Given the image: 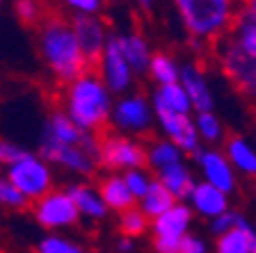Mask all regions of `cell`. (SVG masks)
<instances>
[{"instance_id": "obj_32", "label": "cell", "mask_w": 256, "mask_h": 253, "mask_svg": "<svg viewBox=\"0 0 256 253\" xmlns=\"http://www.w3.org/2000/svg\"><path fill=\"white\" fill-rule=\"evenodd\" d=\"M28 203H30V201L7 180V176L0 174V208H7V210H23Z\"/></svg>"}, {"instance_id": "obj_41", "label": "cell", "mask_w": 256, "mask_h": 253, "mask_svg": "<svg viewBox=\"0 0 256 253\" xmlns=\"http://www.w3.org/2000/svg\"><path fill=\"white\" fill-rule=\"evenodd\" d=\"M254 253H256V249H254Z\"/></svg>"}, {"instance_id": "obj_35", "label": "cell", "mask_w": 256, "mask_h": 253, "mask_svg": "<svg viewBox=\"0 0 256 253\" xmlns=\"http://www.w3.org/2000/svg\"><path fill=\"white\" fill-rule=\"evenodd\" d=\"M236 219H238V212L224 210L222 215H218V217H213V219H210V233L218 238V235H222V233H226L229 228L236 226Z\"/></svg>"}, {"instance_id": "obj_2", "label": "cell", "mask_w": 256, "mask_h": 253, "mask_svg": "<svg viewBox=\"0 0 256 253\" xmlns=\"http://www.w3.org/2000/svg\"><path fill=\"white\" fill-rule=\"evenodd\" d=\"M71 121L78 123L82 130L101 135L110 126L112 114V91L106 87L96 69H87L64 89V107Z\"/></svg>"}, {"instance_id": "obj_33", "label": "cell", "mask_w": 256, "mask_h": 253, "mask_svg": "<svg viewBox=\"0 0 256 253\" xmlns=\"http://www.w3.org/2000/svg\"><path fill=\"white\" fill-rule=\"evenodd\" d=\"M26 153L28 151L21 146V144L0 137V169H7L12 162H16V160L21 158V155H26Z\"/></svg>"}, {"instance_id": "obj_8", "label": "cell", "mask_w": 256, "mask_h": 253, "mask_svg": "<svg viewBox=\"0 0 256 253\" xmlns=\"http://www.w3.org/2000/svg\"><path fill=\"white\" fill-rule=\"evenodd\" d=\"M32 212H34L37 224L46 231L71 228L80 219L78 208L66 190H48L37 201H32Z\"/></svg>"}, {"instance_id": "obj_27", "label": "cell", "mask_w": 256, "mask_h": 253, "mask_svg": "<svg viewBox=\"0 0 256 253\" xmlns=\"http://www.w3.org/2000/svg\"><path fill=\"white\" fill-rule=\"evenodd\" d=\"M149 224L151 219L144 215L140 206H130L119 212V231H122V235H128L133 240L142 238L144 233L149 231Z\"/></svg>"}, {"instance_id": "obj_38", "label": "cell", "mask_w": 256, "mask_h": 253, "mask_svg": "<svg viewBox=\"0 0 256 253\" xmlns=\"http://www.w3.org/2000/svg\"><path fill=\"white\" fill-rule=\"evenodd\" d=\"M240 9L256 21V0H242V7H240Z\"/></svg>"}, {"instance_id": "obj_21", "label": "cell", "mask_w": 256, "mask_h": 253, "mask_svg": "<svg viewBox=\"0 0 256 253\" xmlns=\"http://www.w3.org/2000/svg\"><path fill=\"white\" fill-rule=\"evenodd\" d=\"M156 178L165 185L178 201H186L190 190L194 187V183H197L186 162H176L165 169H160V171H156Z\"/></svg>"}, {"instance_id": "obj_13", "label": "cell", "mask_w": 256, "mask_h": 253, "mask_svg": "<svg viewBox=\"0 0 256 253\" xmlns=\"http://www.w3.org/2000/svg\"><path fill=\"white\" fill-rule=\"evenodd\" d=\"M69 23L90 69H96V62H98L103 48L108 43V37H110L108 25L98 14H74Z\"/></svg>"}, {"instance_id": "obj_20", "label": "cell", "mask_w": 256, "mask_h": 253, "mask_svg": "<svg viewBox=\"0 0 256 253\" xmlns=\"http://www.w3.org/2000/svg\"><path fill=\"white\" fill-rule=\"evenodd\" d=\"M66 192H69L71 201H74L76 208H78L80 217H87V219H106L108 212H110L108 206L103 203L98 190L90 187L87 183H76V185H71V187H66Z\"/></svg>"}, {"instance_id": "obj_5", "label": "cell", "mask_w": 256, "mask_h": 253, "mask_svg": "<svg viewBox=\"0 0 256 253\" xmlns=\"http://www.w3.org/2000/svg\"><path fill=\"white\" fill-rule=\"evenodd\" d=\"M5 176L16 190L21 192L28 201H37L48 190H53V169L42 155H34L28 151L26 155L12 162L5 169Z\"/></svg>"}, {"instance_id": "obj_6", "label": "cell", "mask_w": 256, "mask_h": 253, "mask_svg": "<svg viewBox=\"0 0 256 253\" xmlns=\"http://www.w3.org/2000/svg\"><path fill=\"white\" fill-rule=\"evenodd\" d=\"M98 167L108 171H126L135 167H146V144L128 135L101 132L98 137Z\"/></svg>"}, {"instance_id": "obj_1", "label": "cell", "mask_w": 256, "mask_h": 253, "mask_svg": "<svg viewBox=\"0 0 256 253\" xmlns=\"http://www.w3.org/2000/svg\"><path fill=\"white\" fill-rule=\"evenodd\" d=\"M37 46L46 69L62 84L71 82L90 69L76 41L71 23L64 16H44L37 23Z\"/></svg>"}, {"instance_id": "obj_11", "label": "cell", "mask_w": 256, "mask_h": 253, "mask_svg": "<svg viewBox=\"0 0 256 253\" xmlns=\"http://www.w3.org/2000/svg\"><path fill=\"white\" fill-rule=\"evenodd\" d=\"M96 71L101 75V80L106 82V87L112 94H128V89L133 87V69L126 62L122 48L117 43V34H110L108 43L103 48L101 57L96 62Z\"/></svg>"}, {"instance_id": "obj_29", "label": "cell", "mask_w": 256, "mask_h": 253, "mask_svg": "<svg viewBox=\"0 0 256 253\" xmlns=\"http://www.w3.org/2000/svg\"><path fill=\"white\" fill-rule=\"evenodd\" d=\"M122 176H124V183H126V187L130 190V194L135 196V201L142 199L144 192L149 190L151 180H154V176L146 171V167L126 169V171H122Z\"/></svg>"}, {"instance_id": "obj_18", "label": "cell", "mask_w": 256, "mask_h": 253, "mask_svg": "<svg viewBox=\"0 0 256 253\" xmlns=\"http://www.w3.org/2000/svg\"><path fill=\"white\" fill-rule=\"evenodd\" d=\"M117 43L122 48L124 57L126 62L130 64V69H133L135 75H144L146 69H149V62H151V46L149 41L144 39V34L140 32H124V34H117Z\"/></svg>"}, {"instance_id": "obj_22", "label": "cell", "mask_w": 256, "mask_h": 253, "mask_svg": "<svg viewBox=\"0 0 256 253\" xmlns=\"http://www.w3.org/2000/svg\"><path fill=\"white\" fill-rule=\"evenodd\" d=\"M226 160L231 162V167L236 171H240L242 176H250V178H256V151L245 137H229L226 139Z\"/></svg>"}, {"instance_id": "obj_31", "label": "cell", "mask_w": 256, "mask_h": 253, "mask_svg": "<svg viewBox=\"0 0 256 253\" xmlns=\"http://www.w3.org/2000/svg\"><path fill=\"white\" fill-rule=\"evenodd\" d=\"M14 11H16V18L23 25H37L44 16H46L42 0H16Z\"/></svg>"}, {"instance_id": "obj_36", "label": "cell", "mask_w": 256, "mask_h": 253, "mask_svg": "<svg viewBox=\"0 0 256 253\" xmlns=\"http://www.w3.org/2000/svg\"><path fill=\"white\" fill-rule=\"evenodd\" d=\"M176 253H208V247H206V242H204L202 238L186 233V235H183V240H181V244H178V251H176Z\"/></svg>"}, {"instance_id": "obj_30", "label": "cell", "mask_w": 256, "mask_h": 253, "mask_svg": "<svg viewBox=\"0 0 256 253\" xmlns=\"http://www.w3.org/2000/svg\"><path fill=\"white\" fill-rule=\"evenodd\" d=\"M37 253H90V251L85 247H80V244L53 233V235H46L37 244Z\"/></svg>"}, {"instance_id": "obj_40", "label": "cell", "mask_w": 256, "mask_h": 253, "mask_svg": "<svg viewBox=\"0 0 256 253\" xmlns=\"http://www.w3.org/2000/svg\"><path fill=\"white\" fill-rule=\"evenodd\" d=\"M0 5H2V0H0Z\"/></svg>"}, {"instance_id": "obj_39", "label": "cell", "mask_w": 256, "mask_h": 253, "mask_svg": "<svg viewBox=\"0 0 256 253\" xmlns=\"http://www.w3.org/2000/svg\"><path fill=\"white\" fill-rule=\"evenodd\" d=\"M135 2H138V7L142 11H151L156 7V2H158V0H135Z\"/></svg>"}, {"instance_id": "obj_26", "label": "cell", "mask_w": 256, "mask_h": 253, "mask_svg": "<svg viewBox=\"0 0 256 253\" xmlns=\"http://www.w3.org/2000/svg\"><path fill=\"white\" fill-rule=\"evenodd\" d=\"M178 66H181V64L176 62L172 55L154 53L151 55V62H149L146 73L154 78L156 84H170V82H176V80H178Z\"/></svg>"}, {"instance_id": "obj_25", "label": "cell", "mask_w": 256, "mask_h": 253, "mask_svg": "<svg viewBox=\"0 0 256 253\" xmlns=\"http://www.w3.org/2000/svg\"><path fill=\"white\" fill-rule=\"evenodd\" d=\"M176 201L178 199L167 190L165 185L160 183L158 178H154L151 180V185H149V190L144 192V196L138 201V203H140V208H142L144 215L149 217V219H154V217H158L160 212H165L167 208L174 206Z\"/></svg>"}, {"instance_id": "obj_23", "label": "cell", "mask_w": 256, "mask_h": 253, "mask_svg": "<svg viewBox=\"0 0 256 253\" xmlns=\"http://www.w3.org/2000/svg\"><path fill=\"white\" fill-rule=\"evenodd\" d=\"M151 105H158V107H167L172 112H181V114H190L192 105H190V98H188L186 89L181 87V82H170V84H158L154 91V100Z\"/></svg>"}, {"instance_id": "obj_3", "label": "cell", "mask_w": 256, "mask_h": 253, "mask_svg": "<svg viewBox=\"0 0 256 253\" xmlns=\"http://www.w3.org/2000/svg\"><path fill=\"white\" fill-rule=\"evenodd\" d=\"M172 5L183 30L199 43L220 39L238 14L236 0H172Z\"/></svg>"}, {"instance_id": "obj_9", "label": "cell", "mask_w": 256, "mask_h": 253, "mask_svg": "<svg viewBox=\"0 0 256 253\" xmlns=\"http://www.w3.org/2000/svg\"><path fill=\"white\" fill-rule=\"evenodd\" d=\"M39 155L46 160L50 167L66 169L78 176H94L98 169V158L92 151H87L80 144H60V142H46L42 139Z\"/></svg>"}, {"instance_id": "obj_4", "label": "cell", "mask_w": 256, "mask_h": 253, "mask_svg": "<svg viewBox=\"0 0 256 253\" xmlns=\"http://www.w3.org/2000/svg\"><path fill=\"white\" fill-rule=\"evenodd\" d=\"M213 46L215 57L220 59V66H222V73L226 75L231 87L240 96H245L247 100L256 103V57L245 53L240 46H236L226 32L220 39H215Z\"/></svg>"}, {"instance_id": "obj_17", "label": "cell", "mask_w": 256, "mask_h": 253, "mask_svg": "<svg viewBox=\"0 0 256 253\" xmlns=\"http://www.w3.org/2000/svg\"><path fill=\"white\" fill-rule=\"evenodd\" d=\"M256 249V228L247 222L242 215H238L236 226L226 233L218 235L215 251L218 253H254Z\"/></svg>"}, {"instance_id": "obj_24", "label": "cell", "mask_w": 256, "mask_h": 253, "mask_svg": "<svg viewBox=\"0 0 256 253\" xmlns=\"http://www.w3.org/2000/svg\"><path fill=\"white\" fill-rule=\"evenodd\" d=\"M183 151L176 146L174 142L170 139H156L146 146V169L151 171H160V169L170 167V164H176V162H183Z\"/></svg>"}, {"instance_id": "obj_34", "label": "cell", "mask_w": 256, "mask_h": 253, "mask_svg": "<svg viewBox=\"0 0 256 253\" xmlns=\"http://www.w3.org/2000/svg\"><path fill=\"white\" fill-rule=\"evenodd\" d=\"M106 0H62V5L74 14H101Z\"/></svg>"}, {"instance_id": "obj_19", "label": "cell", "mask_w": 256, "mask_h": 253, "mask_svg": "<svg viewBox=\"0 0 256 253\" xmlns=\"http://www.w3.org/2000/svg\"><path fill=\"white\" fill-rule=\"evenodd\" d=\"M98 194H101L103 203L108 206V210H114V212H122L138 203L135 196L130 194V190L126 187L124 176L119 171H110L108 176H103L98 180Z\"/></svg>"}, {"instance_id": "obj_14", "label": "cell", "mask_w": 256, "mask_h": 253, "mask_svg": "<svg viewBox=\"0 0 256 253\" xmlns=\"http://www.w3.org/2000/svg\"><path fill=\"white\" fill-rule=\"evenodd\" d=\"M194 160L202 167V174L206 183L215 185L224 194H234L236 187H238V180H236V169L231 167L226 155L220 153V151H213V148H202L194 155Z\"/></svg>"}, {"instance_id": "obj_7", "label": "cell", "mask_w": 256, "mask_h": 253, "mask_svg": "<svg viewBox=\"0 0 256 253\" xmlns=\"http://www.w3.org/2000/svg\"><path fill=\"white\" fill-rule=\"evenodd\" d=\"M192 208L188 203L176 201L172 208L160 212L151 219V231H154V249L156 253H176L183 235L190 231L192 224Z\"/></svg>"}, {"instance_id": "obj_10", "label": "cell", "mask_w": 256, "mask_h": 253, "mask_svg": "<svg viewBox=\"0 0 256 253\" xmlns=\"http://www.w3.org/2000/svg\"><path fill=\"white\" fill-rule=\"evenodd\" d=\"M154 105L142 94L122 96L117 103H112L110 123L128 135H144L154 123Z\"/></svg>"}, {"instance_id": "obj_16", "label": "cell", "mask_w": 256, "mask_h": 253, "mask_svg": "<svg viewBox=\"0 0 256 253\" xmlns=\"http://www.w3.org/2000/svg\"><path fill=\"white\" fill-rule=\"evenodd\" d=\"M188 206L192 212H197L204 219H213V217L222 215L224 210H229V194H224L210 183H194V187L188 194Z\"/></svg>"}, {"instance_id": "obj_15", "label": "cell", "mask_w": 256, "mask_h": 253, "mask_svg": "<svg viewBox=\"0 0 256 253\" xmlns=\"http://www.w3.org/2000/svg\"><path fill=\"white\" fill-rule=\"evenodd\" d=\"M178 82L190 98L192 112H208L215 107L213 91L208 87L206 73L197 62H188L178 66Z\"/></svg>"}, {"instance_id": "obj_37", "label": "cell", "mask_w": 256, "mask_h": 253, "mask_svg": "<svg viewBox=\"0 0 256 253\" xmlns=\"http://www.w3.org/2000/svg\"><path fill=\"white\" fill-rule=\"evenodd\" d=\"M117 251L119 253H133L135 251V240L128 238V235H122L117 242Z\"/></svg>"}, {"instance_id": "obj_12", "label": "cell", "mask_w": 256, "mask_h": 253, "mask_svg": "<svg viewBox=\"0 0 256 253\" xmlns=\"http://www.w3.org/2000/svg\"><path fill=\"white\" fill-rule=\"evenodd\" d=\"M154 119L158 121L160 130L165 132V137L174 142L183 153L194 158L202 151V139H199L194 119L190 114H181V112H172L167 107L154 105Z\"/></svg>"}, {"instance_id": "obj_28", "label": "cell", "mask_w": 256, "mask_h": 253, "mask_svg": "<svg viewBox=\"0 0 256 253\" xmlns=\"http://www.w3.org/2000/svg\"><path fill=\"white\" fill-rule=\"evenodd\" d=\"M194 119V128L199 132V139L202 142H208V144H215L222 139L224 135V128H222V121L218 119L213 110L208 112H197V116H192Z\"/></svg>"}]
</instances>
